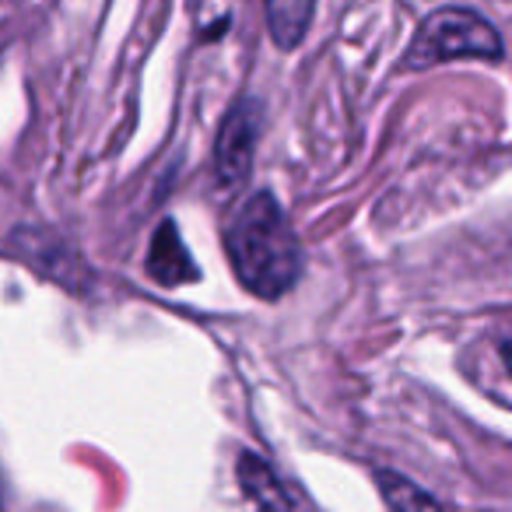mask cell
<instances>
[{
	"label": "cell",
	"mask_w": 512,
	"mask_h": 512,
	"mask_svg": "<svg viewBox=\"0 0 512 512\" xmlns=\"http://www.w3.org/2000/svg\"><path fill=\"white\" fill-rule=\"evenodd\" d=\"M498 351H502V362H505V369H509V376H512V327L505 330V337L498 341Z\"/></svg>",
	"instance_id": "obj_8"
},
{
	"label": "cell",
	"mask_w": 512,
	"mask_h": 512,
	"mask_svg": "<svg viewBox=\"0 0 512 512\" xmlns=\"http://www.w3.org/2000/svg\"><path fill=\"white\" fill-rule=\"evenodd\" d=\"M228 260L242 288L260 299H281L302 274V246L271 193H253L225 232Z\"/></svg>",
	"instance_id": "obj_1"
},
{
	"label": "cell",
	"mask_w": 512,
	"mask_h": 512,
	"mask_svg": "<svg viewBox=\"0 0 512 512\" xmlns=\"http://www.w3.org/2000/svg\"><path fill=\"white\" fill-rule=\"evenodd\" d=\"M502 39L491 29L488 18L470 8H439L421 22L411 46L404 53L400 71L446 64V60H498Z\"/></svg>",
	"instance_id": "obj_2"
},
{
	"label": "cell",
	"mask_w": 512,
	"mask_h": 512,
	"mask_svg": "<svg viewBox=\"0 0 512 512\" xmlns=\"http://www.w3.org/2000/svg\"><path fill=\"white\" fill-rule=\"evenodd\" d=\"M256 137H260V102L239 99L228 109L225 123L218 130V144H214V162H218L221 183H242L249 176Z\"/></svg>",
	"instance_id": "obj_3"
},
{
	"label": "cell",
	"mask_w": 512,
	"mask_h": 512,
	"mask_svg": "<svg viewBox=\"0 0 512 512\" xmlns=\"http://www.w3.org/2000/svg\"><path fill=\"white\" fill-rule=\"evenodd\" d=\"M0 505H4V481H0Z\"/></svg>",
	"instance_id": "obj_9"
},
{
	"label": "cell",
	"mask_w": 512,
	"mask_h": 512,
	"mask_svg": "<svg viewBox=\"0 0 512 512\" xmlns=\"http://www.w3.org/2000/svg\"><path fill=\"white\" fill-rule=\"evenodd\" d=\"M148 274L158 285H190L200 278V267L193 264L190 249H186L183 235H179L176 221H162L158 232L151 235V253H148Z\"/></svg>",
	"instance_id": "obj_4"
},
{
	"label": "cell",
	"mask_w": 512,
	"mask_h": 512,
	"mask_svg": "<svg viewBox=\"0 0 512 512\" xmlns=\"http://www.w3.org/2000/svg\"><path fill=\"white\" fill-rule=\"evenodd\" d=\"M239 488L256 512H292V498H288L285 484L256 453L239 456Z\"/></svg>",
	"instance_id": "obj_5"
},
{
	"label": "cell",
	"mask_w": 512,
	"mask_h": 512,
	"mask_svg": "<svg viewBox=\"0 0 512 512\" xmlns=\"http://www.w3.org/2000/svg\"><path fill=\"white\" fill-rule=\"evenodd\" d=\"M376 484H379V491H383L390 512H446L425 488H418L414 481H407L404 474L376 470Z\"/></svg>",
	"instance_id": "obj_7"
},
{
	"label": "cell",
	"mask_w": 512,
	"mask_h": 512,
	"mask_svg": "<svg viewBox=\"0 0 512 512\" xmlns=\"http://www.w3.org/2000/svg\"><path fill=\"white\" fill-rule=\"evenodd\" d=\"M313 4L309 0H274L267 4V22H271V36L278 46L292 50V46L302 43L309 22H313Z\"/></svg>",
	"instance_id": "obj_6"
}]
</instances>
